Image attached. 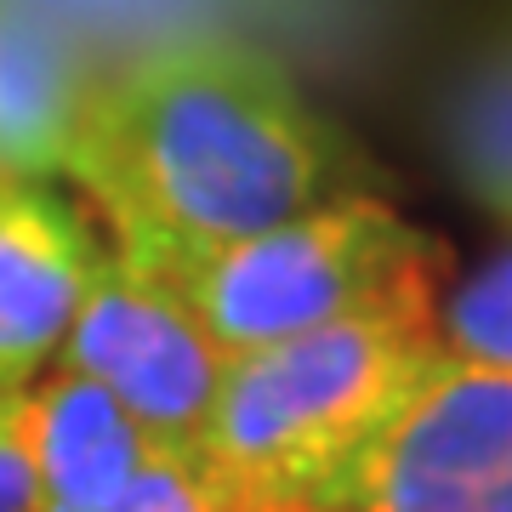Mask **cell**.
<instances>
[{"label": "cell", "instance_id": "obj_9", "mask_svg": "<svg viewBox=\"0 0 512 512\" xmlns=\"http://www.w3.org/2000/svg\"><path fill=\"white\" fill-rule=\"evenodd\" d=\"M97 74L18 12H0V183H63Z\"/></svg>", "mask_w": 512, "mask_h": 512}, {"label": "cell", "instance_id": "obj_6", "mask_svg": "<svg viewBox=\"0 0 512 512\" xmlns=\"http://www.w3.org/2000/svg\"><path fill=\"white\" fill-rule=\"evenodd\" d=\"M336 512H512V370L444 353L353 461Z\"/></svg>", "mask_w": 512, "mask_h": 512}, {"label": "cell", "instance_id": "obj_3", "mask_svg": "<svg viewBox=\"0 0 512 512\" xmlns=\"http://www.w3.org/2000/svg\"><path fill=\"white\" fill-rule=\"evenodd\" d=\"M444 274V245L382 194H342L177 268L188 308L228 359L382 302Z\"/></svg>", "mask_w": 512, "mask_h": 512}, {"label": "cell", "instance_id": "obj_8", "mask_svg": "<svg viewBox=\"0 0 512 512\" xmlns=\"http://www.w3.org/2000/svg\"><path fill=\"white\" fill-rule=\"evenodd\" d=\"M29 512H109L154 450L143 427L97 382L52 365L18 393Z\"/></svg>", "mask_w": 512, "mask_h": 512}, {"label": "cell", "instance_id": "obj_13", "mask_svg": "<svg viewBox=\"0 0 512 512\" xmlns=\"http://www.w3.org/2000/svg\"><path fill=\"white\" fill-rule=\"evenodd\" d=\"M0 512H29V467L18 439V393H0Z\"/></svg>", "mask_w": 512, "mask_h": 512}, {"label": "cell", "instance_id": "obj_14", "mask_svg": "<svg viewBox=\"0 0 512 512\" xmlns=\"http://www.w3.org/2000/svg\"><path fill=\"white\" fill-rule=\"evenodd\" d=\"M285 512H336V507H285Z\"/></svg>", "mask_w": 512, "mask_h": 512}, {"label": "cell", "instance_id": "obj_11", "mask_svg": "<svg viewBox=\"0 0 512 512\" xmlns=\"http://www.w3.org/2000/svg\"><path fill=\"white\" fill-rule=\"evenodd\" d=\"M439 342L456 359L512 370V245H501L461 291L444 296Z\"/></svg>", "mask_w": 512, "mask_h": 512}, {"label": "cell", "instance_id": "obj_12", "mask_svg": "<svg viewBox=\"0 0 512 512\" xmlns=\"http://www.w3.org/2000/svg\"><path fill=\"white\" fill-rule=\"evenodd\" d=\"M109 512H234L222 484L205 473V461L177 444H154L131 484L109 501Z\"/></svg>", "mask_w": 512, "mask_h": 512}, {"label": "cell", "instance_id": "obj_1", "mask_svg": "<svg viewBox=\"0 0 512 512\" xmlns=\"http://www.w3.org/2000/svg\"><path fill=\"white\" fill-rule=\"evenodd\" d=\"M63 183L92 205L109 251L177 274L268 222L376 194L382 177L279 57L177 40L92 86Z\"/></svg>", "mask_w": 512, "mask_h": 512}, {"label": "cell", "instance_id": "obj_4", "mask_svg": "<svg viewBox=\"0 0 512 512\" xmlns=\"http://www.w3.org/2000/svg\"><path fill=\"white\" fill-rule=\"evenodd\" d=\"M0 12L63 40L97 80L177 40H245L296 74H330L382 52L410 0H0Z\"/></svg>", "mask_w": 512, "mask_h": 512}, {"label": "cell", "instance_id": "obj_2", "mask_svg": "<svg viewBox=\"0 0 512 512\" xmlns=\"http://www.w3.org/2000/svg\"><path fill=\"white\" fill-rule=\"evenodd\" d=\"M444 274L382 302L228 359L194 456L234 512L330 507L353 461L439 359Z\"/></svg>", "mask_w": 512, "mask_h": 512}, {"label": "cell", "instance_id": "obj_7", "mask_svg": "<svg viewBox=\"0 0 512 512\" xmlns=\"http://www.w3.org/2000/svg\"><path fill=\"white\" fill-rule=\"evenodd\" d=\"M97 256V222L57 183H0V393L57 365Z\"/></svg>", "mask_w": 512, "mask_h": 512}, {"label": "cell", "instance_id": "obj_10", "mask_svg": "<svg viewBox=\"0 0 512 512\" xmlns=\"http://www.w3.org/2000/svg\"><path fill=\"white\" fill-rule=\"evenodd\" d=\"M444 154L456 183L512 234V35L490 40L444 109Z\"/></svg>", "mask_w": 512, "mask_h": 512}, {"label": "cell", "instance_id": "obj_5", "mask_svg": "<svg viewBox=\"0 0 512 512\" xmlns=\"http://www.w3.org/2000/svg\"><path fill=\"white\" fill-rule=\"evenodd\" d=\"M57 365L97 382L154 444L194 450L228 353L211 342V330L165 268L103 245Z\"/></svg>", "mask_w": 512, "mask_h": 512}]
</instances>
